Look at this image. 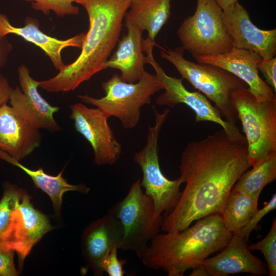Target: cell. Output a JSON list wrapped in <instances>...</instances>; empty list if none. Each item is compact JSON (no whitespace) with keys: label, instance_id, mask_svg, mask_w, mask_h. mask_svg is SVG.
Returning <instances> with one entry per match:
<instances>
[{"label":"cell","instance_id":"1","mask_svg":"<svg viewBox=\"0 0 276 276\" xmlns=\"http://www.w3.org/2000/svg\"><path fill=\"white\" fill-rule=\"evenodd\" d=\"M247 146V143L231 139L222 128L188 143L179 166V177L186 186L174 208L162 215L160 229L180 231L195 220L221 214L234 186L251 167Z\"/></svg>","mask_w":276,"mask_h":276},{"label":"cell","instance_id":"2","mask_svg":"<svg viewBox=\"0 0 276 276\" xmlns=\"http://www.w3.org/2000/svg\"><path fill=\"white\" fill-rule=\"evenodd\" d=\"M131 1L74 0L85 9L89 20L81 53L55 76L39 81V87L52 93L73 91L105 70V63L119 41L122 21Z\"/></svg>","mask_w":276,"mask_h":276},{"label":"cell","instance_id":"3","mask_svg":"<svg viewBox=\"0 0 276 276\" xmlns=\"http://www.w3.org/2000/svg\"><path fill=\"white\" fill-rule=\"evenodd\" d=\"M197 221L182 231L156 235L141 258L143 264L151 269L163 270L168 276H182L187 270L202 266L212 254L223 249L233 234L225 227L221 214Z\"/></svg>","mask_w":276,"mask_h":276},{"label":"cell","instance_id":"4","mask_svg":"<svg viewBox=\"0 0 276 276\" xmlns=\"http://www.w3.org/2000/svg\"><path fill=\"white\" fill-rule=\"evenodd\" d=\"M160 48V56L174 66L181 78L187 80L213 101L225 121L236 124L238 117L232 104V95L239 89L248 87L247 84L219 67L187 60L181 47L174 49Z\"/></svg>","mask_w":276,"mask_h":276},{"label":"cell","instance_id":"5","mask_svg":"<svg viewBox=\"0 0 276 276\" xmlns=\"http://www.w3.org/2000/svg\"><path fill=\"white\" fill-rule=\"evenodd\" d=\"M105 96L96 98L87 94L77 96L80 101L95 106L109 118H118L125 129H132L139 123L141 108L151 102L152 97L164 89L156 74L146 72L142 79L135 83L123 81L114 74L102 83Z\"/></svg>","mask_w":276,"mask_h":276},{"label":"cell","instance_id":"6","mask_svg":"<svg viewBox=\"0 0 276 276\" xmlns=\"http://www.w3.org/2000/svg\"><path fill=\"white\" fill-rule=\"evenodd\" d=\"M232 100L245 135L247 161L254 167L276 153V99L259 100L245 87L234 91Z\"/></svg>","mask_w":276,"mask_h":276},{"label":"cell","instance_id":"7","mask_svg":"<svg viewBox=\"0 0 276 276\" xmlns=\"http://www.w3.org/2000/svg\"><path fill=\"white\" fill-rule=\"evenodd\" d=\"M140 181L134 182L126 196L108 212L120 220L124 228L119 249L131 250L141 259L159 232L162 215L155 212L153 201L143 191Z\"/></svg>","mask_w":276,"mask_h":276},{"label":"cell","instance_id":"8","mask_svg":"<svg viewBox=\"0 0 276 276\" xmlns=\"http://www.w3.org/2000/svg\"><path fill=\"white\" fill-rule=\"evenodd\" d=\"M193 15L177 31L184 50L194 57L225 53L233 45L223 19V11L214 0H196Z\"/></svg>","mask_w":276,"mask_h":276},{"label":"cell","instance_id":"9","mask_svg":"<svg viewBox=\"0 0 276 276\" xmlns=\"http://www.w3.org/2000/svg\"><path fill=\"white\" fill-rule=\"evenodd\" d=\"M153 110L155 124L149 126L147 143L141 150L134 154L133 159L142 170L143 177L140 183L144 193L152 199L155 212L162 215L169 213L176 205L183 182L180 177L175 180L168 179L159 166L158 138L170 110L166 109L160 113L154 106Z\"/></svg>","mask_w":276,"mask_h":276},{"label":"cell","instance_id":"10","mask_svg":"<svg viewBox=\"0 0 276 276\" xmlns=\"http://www.w3.org/2000/svg\"><path fill=\"white\" fill-rule=\"evenodd\" d=\"M153 47L144 45L142 50L147 54L145 63L152 66L165 90L156 98V104L174 107L179 104H184L194 111L196 123L209 121L219 124L231 139L239 143H246L245 136L241 133L237 125L223 120L218 109L205 97L198 91L188 90L182 84V78L166 74L154 58Z\"/></svg>","mask_w":276,"mask_h":276},{"label":"cell","instance_id":"11","mask_svg":"<svg viewBox=\"0 0 276 276\" xmlns=\"http://www.w3.org/2000/svg\"><path fill=\"white\" fill-rule=\"evenodd\" d=\"M70 116L76 131L90 144L94 161L98 166L113 165L120 158L122 149L108 123V118L98 108L79 102L70 106Z\"/></svg>","mask_w":276,"mask_h":276},{"label":"cell","instance_id":"12","mask_svg":"<svg viewBox=\"0 0 276 276\" xmlns=\"http://www.w3.org/2000/svg\"><path fill=\"white\" fill-rule=\"evenodd\" d=\"M30 199L24 190L20 202L12 213L9 227L0 240L17 254L20 271L33 247L54 228L48 217L35 209Z\"/></svg>","mask_w":276,"mask_h":276},{"label":"cell","instance_id":"13","mask_svg":"<svg viewBox=\"0 0 276 276\" xmlns=\"http://www.w3.org/2000/svg\"><path fill=\"white\" fill-rule=\"evenodd\" d=\"M20 87L12 88L9 101L16 112L32 126L51 132L61 130L54 118L59 110L57 106L50 104L38 91L39 81L32 77L26 65L17 70Z\"/></svg>","mask_w":276,"mask_h":276},{"label":"cell","instance_id":"14","mask_svg":"<svg viewBox=\"0 0 276 276\" xmlns=\"http://www.w3.org/2000/svg\"><path fill=\"white\" fill-rule=\"evenodd\" d=\"M223 19L233 47L254 51L263 60L275 57L276 29L258 28L238 2L229 11H223Z\"/></svg>","mask_w":276,"mask_h":276},{"label":"cell","instance_id":"15","mask_svg":"<svg viewBox=\"0 0 276 276\" xmlns=\"http://www.w3.org/2000/svg\"><path fill=\"white\" fill-rule=\"evenodd\" d=\"M194 58L198 63L213 65L234 75L247 84L259 100L276 99L273 89L259 76L258 64L263 59L254 51L233 47L225 53Z\"/></svg>","mask_w":276,"mask_h":276},{"label":"cell","instance_id":"16","mask_svg":"<svg viewBox=\"0 0 276 276\" xmlns=\"http://www.w3.org/2000/svg\"><path fill=\"white\" fill-rule=\"evenodd\" d=\"M123 236L121 222L109 212L85 228L81 236L82 253L87 266L95 275H103V260L114 247L119 248Z\"/></svg>","mask_w":276,"mask_h":276},{"label":"cell","instance_id":"17","mask_svg":"<svg viewBox=\"0 0 276 276\" xmlns=\"http://www.w3.org/2000/svg\"><path fill=\"white\" fill-rule=\"evenodd\" d=\"M247 242L243 237L233 234L220 253L203 261L202 266L209 275L226 276L240 273L267 274L265 264L250 252Z\"/></svg>","mask_w":276,"mask_h":276},{"label":"cell","instance_id":"18","mask_svg":"<svg viewBox=\"0 0 276 276\" xmlns=\"http://www.w3.org/2000/svg\"><path fill=\"white\" fill-rule=\"evenodd\" d=\"M38 129L21 118L7 103L0 107V149L18 161L30 155L40 145Z\"/></svg>","mask_w":276,"mask_h":276},{"label":"cell","instance_id":"19","mask_svg":"<svg viewBox=\"0 0 276 276\" xmlns=\"http://www.w3.org/2000/svg\"><path fill=\"white\" fill-rule=\"evenodd\" d=\"M39 26V20L30 16L26 17L23 27L13 26L8 17L0 12V36L13 34L36 45L45 53L55 68L59 71L65 64L61 57L62 50L68 47L81 49L85 33H81L66 39H59L44 33Z\"/></svg>","mask_w":276,"mask_h":276},{"label":"cell","instance_id":"20","mask_svg":"<svg viewBox=\"0 0 276 276\" xmlns=\"http://www.w3.org/2000/svg\"><path fill=\"white\" fill-rule=\"evenodd\" d=\"M127 33L119 41L117 49L106 62L105 69H117L121 72V79L126 82L140 81L146 72L144 69L146 56L143 54V30L125 21Z\"/></svg>","mask_w":276,"mask_h":276},{"label":"cell","instance_id":"21","mask_svg":"<svg viewBox=\"0 0 276 276\" xmlns=\"http://www.w3.org/2000/svg\"><path fill=\"white\" fill-rule=\"evenodd\" d=\"M171 0H132L125 21L148 32L145 41L157 45L155 38L171 15Z\"/></svg>","mask_w":276,"mask_h":276},{"label":"cell","instance_id":"22","mask_svg":"<svg viewBox=\"0 0 276 276\" xmlns=\"http://www.w3.org/2000/svg\"><path fill=\"white\" fill-rule=\"evenodd\" d=\"M0 159L18 167L28 174L31 178L35 186L50 197L57 216L60 214L62 197L64 193L68 191H76L86 194L89 192V188L85 185L68 183L62 176L63 170L57 175L53 176L45 173L41 168L36 170L30 169L1 149Z\"/></svg>","mask_w":276,"mask_h":276},{"label":"cell","instance_id":"23","mask_svg":"<svg viewBox=\"0 0 276 276\" xmlns=\"http://www.w3.org/2000/svg\"><path fill=\"white\" fill-rule=\"evenodd\" d=\"M259 195L231 191L221 213L227 231L234 234L247 225L258 210Z\"/></svg>","mask_w":276,"mask_h":276},{"label":"cell","instance_id":"24","mask_svg":"<svg viewBox=\"0 0 276 276\" xmlns=\"http://www.w3.org/2000/svg\"><path fill=\"white\" fill-rule=\"evenodd\" d=\"M276 179V153L267 157L259 165L245 171L232 190L248 195L260 194L267 185Z\"/></svg>","mask_w":276,"mask_h":276},{"label":"cell","instance_id":"25","mask_svg":"<svg viewBox=\"0 0 276 276\" xmlns=\"http://www.w3.org/2000/svg\"><path fill=\"white\" fill-rule=\"evenodd\" d=\"M3 190V194L0 200V240L9 227L12 213L20 202L24 191V190L8 182L4 184Z\"/></svg>","mask_w":276,"mask_h":276},{"label":"cell","instance_id":"26","mask_svg":"<svg viewBox=\"0 0 276 276\" xmlns=\"http://www.w3.org/2000/svg\"><path fill=\"white\" fill-rule=\"evenodd\" d=\"M249 250H260L267 263L270 276L276 275V220L272 221L267 235L259 242L248 246Z\"/></svg>","mask_w":276,"mask_h":276},{"label":"cell","instance_id":"27","mask_svg":"<svg viewBox=\"0 0 276 276\" xmlns=\"http://www.w3.org/2000/svg\"><path fill=\"white\" fill-rule=\"evenodd\" d=\"M31 2V7L48 15L50 11L54 12L59 17L67 15H77L79 14L78 7L75 6L74 0H20Z\"/></svg>","mask_w":276,"mask_h":276},{"label":"cell","instance_id":"28","mask_svg":"<svg viewBox=\"0 0 276 276\" xmlns=\"http://www.w3.org/2000/svg\"><path fill=\"white\" fill-rule=\"evenodd\" d=\"M275 208L276 194L275 193L271 199L265 204L264 206L262 209L258 210L247 225L236 234L243 237L248 242L251 232L256 227L259 221L265 215L274 210Z\"/></svg>","mask_w":276,"mask_h":276},{"label":"cell","instance_id":"29","mask_svg":"<svg viewBox=\"0 0 276 276\" xmlns=\"http://www.w3.org/2000/svg\"><path fill=\"white\" fill-rule=\"evenodd\" d=\"M118 246L114 247L103 260L102 270L109 276H123L125 271L123 269L126 260H119L118 257Z\"/></svg>","mask_w":276,"mask_h":276},{"label":"cell","instance_id":"30","mask_svg":"<svg viewBox=\"0 0 276 276\" xmlns=\"http://www.w3.org/2000/svg\"><path fill=\"white\" fill-rule=\"evenodd\" d=\"M14 251L0 240V276H16L18 272L14 261Z\"/></svg>","mask_w":276,"mask_h":276},{"label":"cell","instance_id":"31","mask_svg":"<svg viewBox=\"0 0 276 276\" xmlns=\"http://www.w3.org/2000/svg\"><path fill=\"white\" fill-rule=\"evenodd\" d=\"M258 69L262 73L265 78V82L273 91H276V57L269 60H262L258 64Z\"/></svg>","mask_w":276,"mask_h":276},{"label":"cell","instance_id":"32","mask_svg":"<svg viewBox=\"0 0 276 276\" xmlns=\"http://www.w3.org/2000/svg\"><path fill=\"white\" fill-rule=\"evenodd\" d=\"M12 49V44L6 38V36H0V68L6 64Z\"/></svg>","mask_w":276,"mask_h":276},{"label":"cell","instance_id":"33","mask_svg":"<svg viewBox=\"0 0 276 276\" xmlns=\"http://www.w3.org/2000/svg\"><path fill=\"white\" fill-rule=\"evenodd\" d=\"M12 89L7 79L0 75V107L9 101Z\"/></svg>","mask_w":276,"mask_h":276},{"label":"cell","instance_id":"34","mask_svg":"<svg viewBox=\"0 0 276 276\" xmlns=\"http://www.w3.org/2000/svg\"><path fill=\"white\" fill-rule=\"evenodd\" d=\"M224 12L231 10L238 2V0H214Z\"/></svg>","mask_w":276,"mask_h":276},{"label":"cell","instance_id":"35","mask_svg":"<svg viewBox=\"0 0 276 276\" xmlns=\"http://www.w3.org/2000/svg\"><path fill=\"white\" fill-rule=\"evenodd\" d=\"M192 272L190 274V276H209V274L203 267L200 266L192 269Z\"/></svg>","mask_w":276,"mask_h":276}]
</instances>
